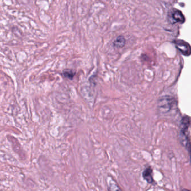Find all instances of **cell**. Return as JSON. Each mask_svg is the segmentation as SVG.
Returning a JSON list of instances; mask_svg holds the SVG:
<instances>
[{"label": "cell", "instance_id": "7", "mask_svg": "<svg viewBox=\"0 0 191 191\" xmlns=\"http://www.w3.org/2000/svg\"><path fill=\"white\" fill-rule=\"evenodd\" d=\"M173 19L178 22H184V17L182 13L179 11H176L173 13Z\"/></svg>", "mask_w": 191, "mask_h": 191}, {"label": "cell", "instance_id": "1", "mask_svg": "<svg viewBox=\"0 0 191 191\" xmlns=\"http://www.w3.org/2000/svg\"><path fill=\"white\" fill-rule=\"evenodd\" d=\"M172 103V99L170 97H164L159 99L158 105L161 111L167 112L171 110Z\"/></svg>", "mask_w": 191, "mask_h": 191}, {"label": "cell", "instance_id": "6", "mask_svg": "<svg viewBox=\"0 0 191 191\" xmlns=\"http://www.w3.org/2000/svg\"><path fill=\"white\" fill-rule=\"evenodd\" d=\"M75 74H76V72L74 71L70 70V69L64 70L63 71V75L64 76L69 80H72L73 79Z\"/></svg>", "mask_w": 191, "mask_h": 191}, {"label": "cell", "instance_id": "4", "mask_svg": "<svg viewBox=\"0 0 191 191\" xmlns=\"http://www.w3.org/2000/svg\"><path fill=\"white\" fill-rule=\"evenodd\" d=\"M126 44V39L125 38L122 36H118L115 39V41H114V46L115 48H120L124 47Z\"/></svg>", "mask_w": 191, "mask_h": 191}, {"label": "cell", "instance_id": "5", "mask_svg": "<svg viewBox=\"0 0 191 191\" xmlns=\"http://www.w3.org/2000/svg\"><path fill=\"white\" fill-rule=\"evenodd\" d=\"M108 191H122V190L115 181H111L109 182Z\"/></svg>", "mask_w": 191, "mask_h": 191}, {"label": "cell", "instance_id": "3", "mask_svg": "<svg viewBox=\"0 0 191 191\" xmlns=\"http://www.w3.org/2000/svg\"><path fill=\"white\" fill-rule=\"evenodd\" d=\"M143 177L145 181H147L149 183H153L154 179L152 177V169L151 167H148L145 169L143 173Z\"/></svg>", "mask_w": 191, "mask_h": 191}, {"label": "cell", "instance_id": "2", "mask_svg": "<svg viewBox=\"0 0 191 191\" xmlns=\"http://www.w3.org/2000/svg\"><path fill=\"white\" fill-rule=\"evenodd\" d=\"M177 46L181 52L185 55H189L191 53V48L188 44L184 41H179L177 42Z\"/></svg>", "mask_w": 191, "mask_h": 191}]
</instances>
